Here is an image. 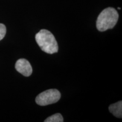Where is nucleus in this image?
Wrapping results in <instances>:
<instances>
[{
    "instance_id": "1",
    "label": "nucleus",
    "mask_w": 122,
    "mask_h": 122,
    "mask_svg": "<svg viewBox=\"0 0 122 122\" xmlns=\"http://www.w3.org/2000/svg\"><path fill=\"white\" fill-rule=\"evenodd\" d=\"M38 45L44 52L53 54L58 52V46L56 38L49 30H41L35 36Z\"/></svg>"
},
{
    "instance_id": "2",
    "label": "nucleus",
    "mask_w": 122,
    "mask_h": 122,
    "mask_svg": "<svg viewBox=\"0 0 122 122\" xmlns=\"http://www.w3.org/2000/svg\"><path fill=\"white\" fill-rule=\"evenodd\" d=\"M118 18L119 14L117 10L112 7H107L98 15L96 22V27L101 32L114 28Z\"/></svg>"
},
{
    "instance_id": "3",
    "label": "nucleus",
    "mask_w": 122,
    "mask_h": 122,
    "mask_svg": "<svg viewBox=\"0 0 122 122\" xmlns=\"http://www.w3.org/2000/svg\"><path fill=\"white\" fill-rule=\"evenodd\" d=\"M61 93L56 89H50L39 94L36 98V102L40 106H46L57 102L61 98Z\"/></svg>"
},
{
    "instance_id": "4",
    "label": "nucleus",
    "mask_w": 122,
    "mask_h": 122,
    "mask_svg": "<svg viewBox=\"0 0 122 122\" xmlns=\"http://www.w3.org/2000/svg\"><path fill=\"white\" fill-rule=\"evenodd\" d=\"M16 71L24 76H30L32 73V68L27 59L22 58L16 61L15 66Z\"/></svg>"
},
{
    "instance_id": "5",
    "label": "nucleus",
    "mask_w": 122,
    "mask_h": 122,
    "mask_svg": "<svg viewBox=\"0 0 122 122\" xmlns=\"http://www.w3.org/2000/svg\"><path fill=\"white\" fill-rule=\"evenodd\" d=\"M110 112L115 117L118 118H122V101L113 103L109 107Z\"/></svg>"
},
{
    "instance_id": "6",
    "label": "nucleus",
    "mask_w": 122,
    "mask_h": 122,
    "mask_svg": "<svg viewBox=\"0 0 122 122\" xmlns=\"http://www.w3.org/2000/svg\"><path fill=\"white\" fill-rule=\"evenodd\" d=\"M45 122H63V118L62 115L59 113L55 114L54 115L48 117L44 120Z\"/></svg>"
},
{
    "instance_id": "7",
    "label": "nucleus",
    "mask_w": 122,
    "mask_h": 122,
    "mask_svg": "<svg viewBox=\"0 0 122 122\" xmlns=\"http://www.w3.org/2000/svg\"><path fill=\"white\" fill-rule=\"evenodd\" d=\"M6 33V28L4 24L0 23V41L2 40L5 36Z\"/></svg>"
},
{
    "instance_id": "8",
    "label": "nucleus",
    "mask_w": 122,
    "mask_h": 122,
    "mask_svg": "<svg viewBox=\"0 0 122 122\" xmlns=\"http://www.w3.org/2000/svg\"><path fill=\"white\" fill-rule=\"evenodd\" d=\"M118 9H119H119H121V8H120V7H118Z\"/></svg>"
}]
</instances>
